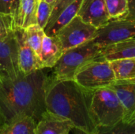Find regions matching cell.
<instances>
[{"mask_svg": "<svg viewBox=\"0 0 135 134\" xmlns=\"http://www.w3.org/2000/svg\"><path fill=\"white\" fill-rule=\"evenodd\" d=\"M45 70L2 80L0 115L5 123L21 115L30 116L37 122L46 111L45 92L50 77Z\"/></svg>", "mask_w": 135, "mask_h": 134, "instance_id": "1", "label": "cell"}, {"mask_svg": "<svg viewBox=\"0 0 135 134\" xmlns=\"http://www.w3.org/2000/svg\"><path fill=\"white\" fill-rule=\"evenodd\" d=\"M92 94V91L84 89L74 80H55L50 76L45 92L46 111L92 134L96 129L90 111Z\"/></svg>", "mask_w": 135, "mask_h": 134, "instance_id": "2", "label": "cell"}, {"mask_svg": "<svg viewBox=\"0 0 135 134\" xmlns=\"http://www.w3.org/2000/svg\"><path fill=\"white\" fill-rule=\"evenodd\" d=\"M102 50L103 47L92 39L65 51L52 68L51 77L55 80H74L75 74L81 67L101 56Z\"/></svg>", "mask_w": 135, "mask_h": 134, "instance_id": "3", "label": "cell"}, {"mask_svg": "<svg viewBox=\"0 0 135 134\" xmlns=\"http://www.w3.org/2000/svg\"><path fill=\"white\" fill-rule=\"evenodd\" d=\"M90 111L96 127L114 126L124 119L123 107L110 86L93 92Z\"/></svg>", "mask_w": 135, "mask_h": 134, "instance_id": "4", "label": "cell"}, {"mask_svg": "<svg viewBox=\"0 0 135 134\" xmlns=\"http://www.w3.org/2000/svg\"><path fill=\"white\" fill-rule=\"evenodd\" d=\"M74 81L88 91H95L110 86L116 79L110 65L102 55L81 67L75 74Z\"/></svg>", "mask_w": 135, "mask_h": 134, "instance_id": "5", "label": "cell"}, {"mask_svg": "<svg viewBox=\"0 0 135 134\" xmlns=\"http://www.w3.org/2000/svg\"><path fill=\"white\" fill-rule=\"evenodd\" d=\"M97 28L83 21L78 15L55 35L65 51L84 44L95 38Z\"/></svg>", "mask_w": 135, "mask_h": 134, "instance_id": "6", "label": "cell"}, {"mask_svg": "<svg viewBox=\"0 0 135 134\" xmlns=\"http://www.w3.org/2000/svg\"><path fill=\"white\" fill-rule=\"evenodd\" d=\"M133 37H135V21L119 18L111 19L108 24L98 28L93 40L104 48Z\"/></svg>", "mask_w": 135, "mask_h": 134, "instance_id": "7", "label": "cell"}, {"mask_svg": "<svg viewBox=\"0 0 135 134\" xmlns=\"http://www.w3.org/2000/svg\"><path fill=\"white\" fill-rule=\"evenodd\" d=\"M22 74L19 68L18 42L15 30L0 39V77L2 80L14 79Z\"/></svg>", "mask_w": 135, "mask_h": 134, "instance_id": "8", "label": "cell"}, {"mask_svg": "<svg viewBox=\"0 0 135 134\" xmlns=\"http://www.w3.org/2000/svg\"><path fill=\"white\" fill-rule=\"evenodd\" d=\"M77 15L97 29L111 21L104 0H82Z\"/></svg>", "mask_w": 135, "mask_h": 134, "instance_id": "9", "label": "cell"}, {"mask_svg": "<svg viewBox=\"0 0 135 134\" xmlns=\"http://www.w3.org/2000/svg\"><path fill=\"white\" fill-rule=\"evenodd\" d=\"M14 30L18 42V60L21 73L28 75L43 69L40 57L28 44L24 29L17 28Z\"/></svg>", "mask_w": 135, "mask_h": 134, "instance_id": "10", "label": "cell"}, {"mask_svg": "<svg viewBox=\"0 0 135 134\" xmlns=\"http://www.w3.org/2000/svg\"><path fill=\"white\" fill-rule=\"evenodd\" d=\"M110 87L115 91L124 109L123 121H135V78L116 80Z\"/></svg>", "mask_w": 135, "mask_h": 134, "instance_id": "11", "label": "cell"}, {"mask_svg": "<svg viewBox=\"0 0 135 134\" xmlns=\"http://www.w3.org/2000/svg\"><path fill=\"white\" fill-rule=\"evenodd\" d=\"M74 127L68 119L46 111L36 122V134H67Z\"/></svg>", "mask_w": 135, "mask_h": 134, "instance_id": "12", "label": "cell"}, {"mask_svg": "<svg viewBox=\"0 0 135 134\" xmlns=\"http://www.w3.org/2000/svg\"><path fill=\"white\" fill-rule=\"evenodd\" d=\"M40 0H19L12 15L14 29H25L29 25L37 24L36 13Z\"/></svg>", "mask_w": 135, "mask_h": 134, "instance_id": "13", "label": "cell"}, {"mask_svg": "<svg viewBox=\"0 0 135 134\" xmlns=\"http://www.w3.org/2000/svg\"><path fill=\"white\" fill-rule=\"evenodd\" d=\"M64 50L56 36L45 35L42 42L40 59L43 69H52L62 55Z\"/></svg>", "mask_w": 135, "mask_h": 134, "instance_id": "14", "label": "cell"}, {"mask_svg": "<svg viewBox=\"0 0 135 134\" xmlns=\"http://www.w3.org/2000/svg\"><path fill=\"white\" fill-rule=\"evenodd\" d=\"M101 55L108 62L119 58H135V37L104 47Z\"/></svg>", "mask_w": 135, "mask_h": 134, "instance_id": "15", "label": "cell"}, {"mask_svg": "<svg viewBox=\"0 0 135 134\" xmlns=\"http://www.w3.org/2000/svg\"><path fill=\"white\" fill-rule=\"evenodd\" d=\"M81 1L82 0H74L55 19V21L47 24L44 28L45 34L49 36H55L59 30L77 16Z\"/></svg>", "mask_w": 135, "mask_h": 134, "instance_id": "16", "label": "cell"}, {"mask_svg": "<svg viewBox=\"0 0 135 134\" xmlns=\"http://www.w3.org/2000/svg\"><path fill=\"white\" fill-rule=\"evenodd\" d=\"M36 122L30 116H17L6 122L0 130V134H36Z\"/></svg>", "mask_w": 135, "mask_h": 134, "instance_id": "17", "label": "cell"}, {"mask_svg": "<svg viewBox=\"0 0 135 134\" xmlns=\"http://www.w3.org/2000/svg\"><path fill=\"white\" fill-rule=\"evenodd\" d=\"M116 80L135 78V58H119L110 61Z\"/></svg>", "mask_w": 135, "mask_h": 134, "instance_id": "18", "label": "cell"}, {"mask_svg": "<svg viewBox=\"0 0 135 134\" xmlns=\"http://www.w3.org/2000/svg\"><path fill=\"white\" fill-rule=\"evenodd\" d=\"M24 32L28 44L40 56L42 42L44 36L46 35L44 28H41L38 24H34L25 28Z\"/></svg>", "mask_w": 135, "mask_h": 134, "instance_id": "19", "label": "cell"}, {"mask_svg": "<svg viewBox=\"0 0 135 134\" xmlns=\"http://www.w3.org/2000/svg\"><path fill=\"white\" fill-rule=\"evenodd\" d=\"M135 121L127 122L122 121L111 126H97L92 134H134Z\"/></svg>", "mask_w": 135, "mask_h": 134, "instance_id": "20", "label": "cell"}, {"mask_svg": "<svg viewBox=\"0 0 135 134\" xmlns=\"http://www.w3.org/2000/svg\"><path fill=\"white\" fill-rule=\"evenodd\" d=\"M111 19H124L128 13L127 0H104Z\"/></svg>", "mask_w": 135, "mask_h": 134, "instance_id": "21", "label": "cell"}, {"mask_svg": "<svg viewBox=\"0 0 135 134\" xmlns=\"http://www.w3.org/2000/svg\"><path fill=\"white\" fill-rule=\"evenodd\" d=\"M52 9V5L46 2L44 0H40L37 13H36V22L43 28L47 25L51 13Z\"/></svg>", "mask_w": 135, "mask_h": 134, "instance_id": "22", "label": "cell"}, {"mask_svg": "<svg viewBox=\"0 0 135 134\" xmlns=\"http://www.w3.org/2000/svg\"><path fill=\"white\" fill-rule=\"evenodd\" d=\"M14 30L13 19L11 14L0 13V39H3Z\"/></svg>", "mask_w": 135, "mask_h": 134, "instance_id": "23", "label": "cell"}, {"mask_svg": "<svg viewBox=\"0 0 135 134\" xmlns=\"http://www.w3.org/2000/svg\"><path fill=\"white\" fill-rule=\"evenodd\" d=\"M19 0H0V13L13 15Z\"/></svg>", "mask_w": 135, "mask_h": 134, "instance_id": "24", "label": "cell"}, {"mask_svg": "<svg viewBox=\"0 0 135 134\" xmlns=\"http://www.w3.org/2000/svg\"><path fill=\"white\" fill-rule=\"evenodd\" d=\"M128 13L124 19L135 21V0H127Z\"/></svg>", "mask_w": 135, "mask_h": 134, "instance_id": "25", "label": "cell"}, {"mask_svg": "<svg viewBox=\"0 0 135 134\" xmlns=\"http://www.w3.org/2000/svg\"><path fill=\"white\" fill-rule=\"evenodd\" d=\"M67 134H89L88 133H86L85 131L81 130V129H78L77 127H74L70 131V133H68Z\"/></svg>", "mask_w": 135, "mask_h": 134, "instance_id": "26", "label": "cell"}, {"mask_svg": "<svg viewBox=\"0 0 135 134\" xmlns=\"http://www.w3.org/2000/svg\"><path fill=\"white\" fill-rule=\"evenodd\" d=\"M5 124V121H4V119L2 118V117L0 115V130H1V128L2 127V126Z\"/></svg>", "mask_w": 135, "mask_h": 134, "instance_id": "27", "label": "cell"}, {"mask_svg": "<svg viewBox=\"0 0 135 134\" xmlns=\"http://www.w3.org/2000/svg\"><path fill=\"white\" fill-rule=\"evenodd\" d=\"M46 2H47V3H49V4H52L55 0H44Z\"/></svg>", "mask_w": 135, "mask_h": 134, "instance_id": "28", "label": "cell"}, {"mask_svg": "<svg viewBox=\"0 0 135 134\" xmlns=\"http://www.w3.org/2000/svg\"><path fill=\"white\" fill-rule=\"evenodd\" d=\"M2 81V79H1V77H0V82Z\"/></svg>", "mask_w": 135, "mask_h": 134, "instance_id": "29", "label": "cell"}]
</instances>
